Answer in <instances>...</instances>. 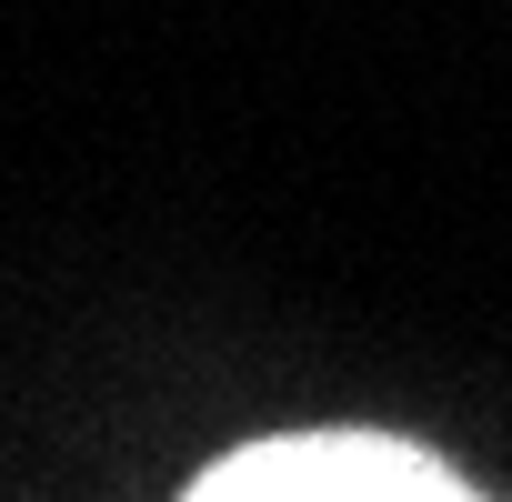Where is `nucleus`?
Instances as JSON below:
<instances>
[{
    "instance_id": "f257e3e1",
    "label": "nucleus",
    "mask_w": 512,
    "mask_h": 502,
    "mask_svg": "<svg viewBox=\"0 0 512 502\" xmlns=\"http://www.w3.org/2000/svg\"><path fill=\"white\" fill-rule=\"evenodd\" d=\"M181 492L191 502H472L482 482H462L442 452H422L402 432L332 422V432H262V442L201 462Z\"/></svg>"
}]
</instances>
